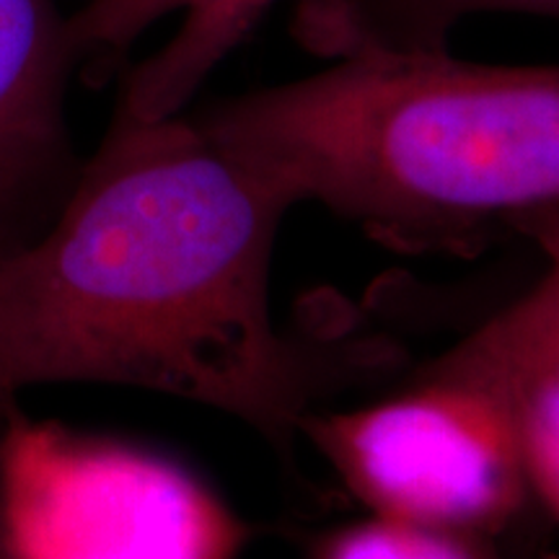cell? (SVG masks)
<instances>
[{
  "label": "cell",
  "mask_w": 559,
  "mask_h": 559,
  "mask_svg": "<svg viewBox=\"0 0 559 559\" xmlns=\"http://www.w3.org/2000/svg\"><path fill=\"white\" fill-rule=\"evenodd\" d=\"M75 73L60 0H0V264L52 226L86 160L68 122Z\"/></svg>",
  "instance_id": "5b68a950"
},
{
  "label": "cell",
  "mask_w": 559,
  "mask_h": 559,
  "mask_svg": "<svg viewBox=\"0 0 559 559\" xmlns=\"http://www.w3.org/2000/svg\"><path fill=\"white\" fill-rule=\"evenodd\" d=\"M523 236L544 251V257H547L549 262L547 272L559 283V213L544 215V218L534 221L526 230H523Z\"/></svg>",
  "instance_id": "8fae6325"
},
{
  "label": "cell",
  "mask_w": 559,
  "mask_h": 559,
  "mask_svg": "<svg viewBox=\"0 0 559 559\" xmlns=\"http://www.w3.org/2000/svg\"><path fill=\"white\" fill-rule=\"evenodd\" d=\"M198 0H81L70 11V39L81 70L102 79L138 39L169 16H185Z\"/></svg>",
  "instance_id": "30bf717a"
},
{
  "label": "cell",
  "mask_w": 559,
  "mask_h": 559,
  "mask_svg": "<svg viewBox=\"0 0 559 559\" xmlns=\"http://www.w3.org/2000/svg\"><path fill=\"white\" fill-rule=\"evenodd\" d=\"M11 559H236L249 526L190 469L120 440L0 419Z\"/></svg>",
  "instance_id": "277c9868"
},
{
  "label": "cell",
  "mask_w": 559,
  "mask_h": 559,
  "mask_svg": "<svg viewBox=\"0 0 559 559\" xmlns=\"http://www.w3.org/2000/svg\"><path fill=\"white\" fill-rule=\"evenodd\" d=\"M272 3L275 0H198L171 37L130 68L117 109L140 120L181 115Z\"/></svg>",
  "instance_id": "ba28073f"
},
{
  "label": "cell",
  "mask_w": 559,
  "mask_h": 559,
  "mask_svg": "<svg viewBox=\"0 0 559 559\" xmlns=\"http://www.w3.org/2000/svg\"><path fill=\"white\" fill-rule=\"evenodd\" d=\"M309 559H559L534 526L485 534L373 515L317 536Z\"/></svg>",
  "instance_id": "9c48e42d"
},
{
  "label": "cell",
  "mask_w": 559,
  "mask_h": 559,
  "mask_svg": "<svg viewBox=\"0 0 559 559\" xmlns=\"http://www.w3.org/2000/svg\"><path fill=\"white\" fill-rule=\"evenodd\" d=\"M0 419H3V407H0ZM0 559H11L9 542H5V531H3V513H0Z\"/></svg>",
  "instance_id": "7c38bea8"
},
{
  "label": "cell",
  "mask_w": 559,
  "mask_h": 559,
  "mask_svg": "<svg viewBox=\"0 0 559 559\" xmlns=\"http://www.w3.org/2000/svg\"><path fill=\"white\" fill-rule=\"evenodd\" d=\"M296 207L187 111L115 109L52 226L0 264V407L41 383H117L241 419L288 453L373 355L280 330L277 230Z\"/></svg>",
  "instance_id": "6da1fadb"
},
{
  "label": "cell",
  "mask_w": 559,
  "mask_h": 559,
  "mask_svg": "<svg viewBox=\"0 0 559 559\" xmlns=\"http://www.w3.org/2000/svg\"><path fill=\"white\" fill-rule=\"evenodd\" d=\"M481 13L559 21V0H293L290 34L324 62L445 52L456 26Z\"/></svg>",
  "instance_id": "8992f818"
},
{
  "label": "cell",
  "mask_w": 559,
  "mask_h": 559,
  "mask_svg": "<svg viewBox=\"0 0 559 559\" xmlns=\"http://www.w3.org/2000/svg\"><path fill=\"white\" fill-rule=\"evenodd\" d=\"M187 115L391 249L466 254L559 213V66L360 55Z\"/></svg>",
  "instance_id": "7a4b0ae2"
},
{
  "label": "cell",
  "mask_w": 559,
  "mask_h": 559,
  "mask_svg": "<svg viewBox=\"0 0 559 559\" xmlns=\"http://www.w3.org/2000/svg\"><path fill=\"white\" fill-rule=\"evenodd\" d=\"M300 436L373 515L485 534L544 519L523 472L492 319L386 400L311 412Z\"/></svg>",
  "instance_id": "3957f363"
},
{
  "label": "cell",
  "mask_w": 559,
  "mask_h": 559,
  "mask_svg": "<svg viewBox=\"0 0 559 559\" xmlns=\"http://www.w3.org/2000/svg\"><path fill=\"white\" fill-rule=\"evenodd\" d=\"M492 321L528 489L544 519L559 526V283L547 272Z\"/></svg>",
  "instance_id": "52a82bcc"
}]
</instances>
